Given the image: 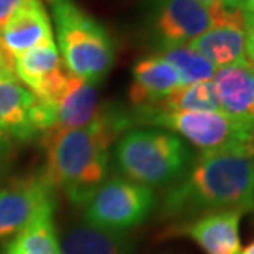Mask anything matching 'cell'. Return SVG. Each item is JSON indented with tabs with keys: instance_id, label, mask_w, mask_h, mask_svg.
<instances>
[{
	"instance_id": "cell-9",
	"label": "cell",
	"mask_w": 254,
	"mask_h": 254,
	"mask_svg": "<svg viewBox=\"0 0 254 254\" xmlns=\"http://www.w3.org/2000/svg\"><path fill=\"white\" fill-rule=\"evenodd\" d=\"M241 210H218L169 226L163 238H189L203 254H240Z\"/></svg>"
},
{
	"instance_id": "cell-10",
	"label": "cell",
	"mask_w": 254,
	"mask_h": 254,
	"mask_svg": "<svg viewBox=\"0 0 254 254\" xmlns=\"http://www.w3.org/2000/svg\"><path fill=\"white\" fill-rule=\"evenodd\" d=\"M213 26L189 43V48L202 55L215 67L246 61V31L243 10L218 7L212 10Z\"/></svg>"
},
{
	"instance_id": "cell-18",
	"label": "cell",
	"mask_w": 254,
	"mask_h": 254,
	"mask_svg": "<svg viewBox=\"0 0 254 254\" xmlns=\"http://www.w3.org/2000/svg\"><path fill=\"white\" fill-rule=\"evenodd\" d=\"M3 254H61L55 225V202L38 215L7 243Z\"/></svg>"
},
{
	"instance_id": "cell-5",
	"label": "cell",
	"mask_w": 254,
	"mask_h": 254,
	"mask_svg": "<svg viewBox=\"0 0 254 254\" xmlns=\"http://www.w3.org/2000/svg\"><path fill=\"white\" fill-rule=\"evenodd\" d=\"M133 125H153L177 134L200 153L248 148L254 123L223 112H164L156 107H138L131 112Z\"/></svg>"
},
{
	"instance_id": "cell-16",
	"label": "cell",
	"mask_w": 254,
	"mask_h": 254,
	"mask_svg": "<svg viewBox=\"0 0 254 254\" xmlns=\"http://www.w3.org/2000/svg\"><path fill=\"white\" fill-rule=\"evenodd\" d=\"M100 109L95 85L69 74L66 89L58 99L56 123L43 136L87 127L97 118Z\"/></svg>"
},
{
	"instance_id": "cell-17",
	"label": "cell",
	"mask_w": 254,
	"mask_h": 254,
	"mask_svg": "<svg viewBox=\"0 0 254 254\" xmlns=\"http://www.w3.org/2000/svg\"><path fill=\"white\" fill-rule=\"evenodd\" d=\"M61 254H129L127 231H112L87 221L71 226L59 238Z\"/></svg>"
},
{
	"instance_id": "cell-14",
	"label": "cell",
	"mask_w": 254,
	"mask_h": 254,
	"mask_svg": "<svg viewBox=\"0 0 254 254\" xmlns=\"http://www.w3.org/2000/svg\"><path fill=\"white\" fill-rule=\"evenodd\" d=\"M131 75L128 97L134 109L159 104L184 85L176 67L158 55L139 59L131 69Z\"/></svg>"
},
{
	"instance_id": "cell-2",
	"label": "cell",
	"mask_w": 254,
	"mask_h": 254,
	"mask_svg": "<svg viewBox=\"0 0 254 254\" xmlns=\"http://www.w3.org/2000/svg\"><path fill=\"white\" fill-rule=\"evenodd\" d=\"M233 208L254 210V161L248 148L200 153L166 192L161 217L186 221Z\"/></svg>"
},
{
	"instance_id": "cell-19",
	"label": "cell",
	"mask_w": 254,
	"mask_h": 254,
	"mask_svg": "<svg viewBox=\"0 0 254 254\" xmlns=\"http://www.w3.org/2000/svg\"><path fill=\"white\" fill-rule=\"evenodd\" d=\"M149 107L164 112H221L212 80L182 85L159 104Z\"/></svg>"
},
{
	"instance_id": "cell-6",
	"label": "cell",
	"mask_w": 254,
	"mask_h": 254,
	"mask_svg": "<svg viewBox=\"0 0 254 254\" xmlns=\"http://www.w3.org/2000/svg\"><path fill=\"white\" fill-rule=\"evenodd\" d=\"M156 207L153 189L117 176L107 179L84 205V221L112 231L141 225Z\"/></svg>"
},
{
	"instance_id": "cell-24",
	"label": "cell",
	"mask_w": 254,
	"mask_h": 254,
	"mask_svg": "<svg viewBox=\"0 0 254 254\" xmlns=\"http://www.w3.org/2000/svg\"><path fill=\"white\" fill-rule=\"evenodd\" d=\"M246 3V0H223V7L228 10H238L243 8V5Z\"/></svg>"
},
{
	"instance_id": "cell-3",
	"label": "cell",
	"mask_w": 254,
	"mask_h": 254,
	"mask_svg": "<svg viewBox=\"0 0 254 254\" xmlns=\"http://www.w3.org/2000/svg\"><path fill=\"white\" fill-rule=\"evenodd\" d=\"M122 177L156 189L176 184L192 164L182 138L164 129H129L112 151Z\"/></svg>"
},
{
	"instance_id": "cell-30",
	"label": "cell",
	"mask_w": 254,
	"mask_h": 254,
	"mask_svg": "<svg viewBox=\"0 0 254 254\" xmlns=\"http://www.w3.org/2000/svg\"><path fill=\"white\" fill-rule=\"evenodd\" d=\"M253 74H254V66H253Z\"/></svg>"
},
{
	"instance_id": "cell-29",
	"label": "cell",
	"mask_w": 254,
	"mask_h": 254,
	"mask_svg": "<svg viewBox=\"0 0 254 254\" xmlns=\"http://www.w3.org/2000/svg\"><path fill=\"white\" fill-rule=\"evenodd\" d=\"M46 2H48V3H50V5H51V3H55V2H58V0H46Z\"/></svg>"
},
{
	"instance_id": "cell-8",
	"label": "cell",
	"mask_w": 254,
	"mask_h": 254,
	"mask_svg": "<svg viewBox=\"0 0 254 254\" xmlns=\"http://www.w3.org/2000/svg\"><path fill=\"white\" fill-rule=\"evenodd\" d=\"M55 190L45 171L18 177L0 189V243L12 240L43 207L55 202Z\"/></svg>"
},
{
	"instance_id": "cell-22",
	"label": "cell",
	"mask_w": 254,
	"mask_h": 254,
	"mask_svg": "<svg viewBox=\"0 0 254 254\" xmlns=\"http://www.w3.org/2000/svg\"><path fill=\"white\" fill-rule=\"evenodd\" d=\"M243 15H245V31H246L245 53L248 56V61L254 66V15L245 12H243Z\"/></svg>"
},
{
	"instance_id": "cell-25",
	"label": "cell",
	"mask_w": 254,
	"mask_h": 254,
	"mask_svg": "<svg viewBox=\"0 0 254 254\" xmlns=\"http://www.w3.org/2000/svg\"><path fill=\"white\" fill-rule=\"evenodd\" d=\"M200 3H203L205 7L208 8H217V7H223V0H198Z\"/></svg>"
},
{
	"instance_id": "cell-23",
	"label": "cell",
	"mask_w": 254,
	"mask_h": 254,
	"mask_svg": "<svg viewBox=\"0 0 254 254\" xmlns=\"http://www.w3.org/2000/svg\"><path fill=\"white\" fill-rule=\"evenodd\" d=\"M21 0H0V28L5 25V21L10 18L13 10L18 7Z\"/></svg>"
},
{
	"instance_id": "cell-26",
	"label": "cell",
	"mask_w": 254,
	"mask_h": 254,
	"mask_svg": "<svg viewBox=\"0 0 254 254\" xmlns=\"http://www.w3.org/2000/svg\"><path fill=\"white\" fill-rule=\"evenodd\" d=\"M243 12L245 13H251V15H254V0H246V3L243 5Z\"/></svg>"
},
{
	"instance_id": "cell-4",
	"label": "cell",
	"mask_w": 254,
	"mask_h": 254,
	"mask_svg": "<svg viewBox=\"0 0 254 254\" xmlns=\"http://www.w3.org/2000/svg\"><path fill=\"white\" fill-rule=\"evenodd\" d=\"M59 56L66 71L97 85L115 64V43L105 26L72 0L51 3Z\"/></svg>"
},
{
	"instance_id": "cell-15",
	"label": "cell",
	"mask_w": 254,
	"mask_h": 254,
	"mask_svg": "<svg viewBox=\"0 0 254 254\" xmlns=\"http://www.w3.org/2000/svg\"><path fill=\"white\" fill-rule=\"evenodd\" d=\"M220 110L243 122L254 123V74L248 61L217 69L213 75Z\"/></svg>"
},
{
	"instance_id": "cell-13",
	"label": "cell",
	"mask_w": 254,
	"mask_h": 254,
	"mask_svg": "<svg viewBox=\"0 0 254 254\" xmlns=\"http://www.w3.org/2000/svg\"><path fill=\"white\" fill-rule=\"evenodd\" d=\"M36 95L18 79L0 82V153L15 143L40 138L35 125Z\"/></svg>"
},
{
	"instance_id": "cell-1",
	"label": "cell",
	"mask_w": 254,
	"mask_h": 254,
	"mask_svg": "<svg viewBox=\"0 0 254 254\" xmlns=\"http://www.w3.org/2000/svg\"><path fill=\"white\" fill-rule=\"evenodd\" d=\"M133 127L131 112L102 107L90 125L40 138L46 149V176L72 205L84 207L109 179L112 146Z\"/></svg>"
},
{
	"instance_id": "cell-7",
	"label": "cell",
	"mask_w": 254,
	"mask_h": 254,
	"mask_svg": "<svg viewBox=\"0 0 254 254\" xmlns=\"http://www.w3.org/2000/svg\"><path fill=\"white\" fill-rule=\"evenodd\" d=\"M148 18L159 50L189 45L213 26L212 10L198 0H149Z\"/></svg>"
},
{
	"instance_id": "cell-12",
	"label": "cell",
	"mask_w": 254,
	"mask_h": 254,
	"mask_svg": "<svg viewBox=\"0 0 254 254\" xmlns=\"http://www.w3.org/2000/svg\"><path fill=\"white\" fill-rule=\"evenodd\" d=\"M0 43L13 58L46 43H55L45 3L41 0H21L0 28Z\"/></svg>"
},
{
	"instance_id": "cell-20",
	"label": "cell",
	"mask_w": 254,
	"mask_h": 254,
	"mask_svg": "<svg viewBox=\"0 0 254 254\" xmlns=\"http://www.w3.org/2000/svg\"><path fill=\"white\" fill-rule=\"evenodd\" d=\"M158 56L166 59L167 63H171L176 67L184 85L207 82V80H212L215 72H217V67L212 63L207 61L202 55H198L187 45L163 48V50H159Z\"/></svg>"
},
{
	"instance_id": "cell-27",
	"label": "cell",
	"mask_w": 254,
	"mask_h": 254,
	"mask_svg": "<svg viewBox=\"0 0 254 254\" xmlns=\"http://www.w3.org/2000/svg\"><path fill=\"white\" fill-rule=\"evenodd\" d=\"M248 151H250L251 158L254 161V125H253V129H251V136H250V143H248Z\"/></svg>"
},
{
	"instance_id": "cell-28",
	"label": "cell",
	"mask_w": 254,
	"mask_h": 254,
	"mask_svg": "<svg viewBox=\"0 0 254 254\" xmlns=\"http://www.w3.org/2000/svg\"><path fill=\"white\" fill-rule=\"evenodd\" d=\"M240 254H254V241L251 243L250 246H246L245 250H241V253Z\"/></svg>"
},
{
	"instance_id": "cell-21",
	"label": "cell",
	"mask_w": 254,
	"mask_h": 254,
	"mask_svg": "<svg viewBox=\"0 0 254 254\" xmlns=\"http://www.w3.org/2000/svg\"><path fill=\"white\" fill-rule=\"evenodd\" d=\"M13 79H17V74H15V58L0 43V82Z\"/></svg>"
},
{
	"instance_id": "cell-11",
	"label": "cell",
	"mask_w": 254,
	"mask_h": 254,
	"mask_svg": "<svg viewBox=\"0 0 254 254\" xmlns=\"http://www.w3.org/2000/svg\"><path fill=\"white\" fill-rule=\"evenodd\" d=\"M15 74L38 99L55 102L63 95L69 77L56 43H46L15 58Z\"/></svg>"
}]
</instances>
